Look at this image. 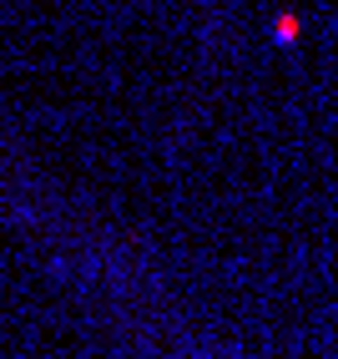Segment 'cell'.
<instances>
[{"label": "cell", "instance_id": "cell-1", "mask_svg": "<svg viewBox=\"0 0 338 359\" xmlns=\"http://www.w3.org/2000/svg\"><path fill=\"white\" fill-rule=\"evenodd\" d=\"M278 41H298V15H278Z\"/></svg>", "mask_w": 338, "mask_h": 359}]
</instances>
